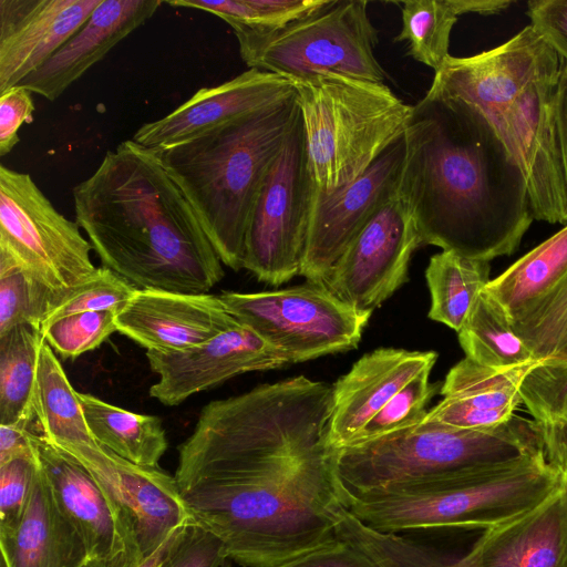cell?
I'll list each match as a JSON object with an SVG mask.
<instances>
[{"label":"cell","instance_id":"1","mask_svg":"<svg viewBox=\"0 0 567 567\" xmlns=\"http://www.w3.org/2000/svg\"><path fill=\"white\" fill-rule=\"evenodd\" d=\"M332 385L305 375L206 404L175 478L226 558L275 567L338 539L348 511L329 440Z\"/></svg>","mask_w":567,"mask_h":567},{"label":"cell","instance_id":"2","mask_svg":"<svg viewBox=\"0 0 567 567\" xmlns=\"http://www.w3.org/2000/svg\"><path fill=\"white\" fill-rule=\"evenodd\" d=\"M403 140L398 196L423 245L485 261L517 250L534 220L527 185L477 110L426 93Z\"/></svg>","mask_w":567,"mask_h":567},{"label":"cell","instance_id":"3","mask_svg":"<svg viewBox=\"0 0 567 567\" xmlns=\"http://www.w3.org/2000/svg\"><path fill=\"white\" fill-rule=\"evenodd\" d=\"M75 221L136 289L207 293L223 262L157 152L126 140L72 189Z\"/></svg>","mask_w":567,"mask_h":567},{"label":"cell","instance_id":"4","mask_svg":"<svg viewBox=\"0 0 567 567\" xmlns=\"http://www.w3.org/2000/svg\"><path fill=\"white\" fill-rule=\"evenodd\" d=\"M559 73V55L529 24L494 49L450 55L426 93L477 110L519 166L534 219L566 225L555 122Z\"/></svg>","mask_w":567,"mask_h":567},{"label":"cell","instance_id":"5","mask_svg":"<svg viewBox=\"0 0 567 567\" xmlns=\"http://www.w3.org/2000/svg\"><path fill=\"white\" fill-rule=\"evenodd\" d=\"M299 115L295 92L200 135L155 150L221 262L233 270L244 266L250 213Z\"/></svg>","mask_w":567,"mask_h":567},{"label":"cell","instance_id":"6","mask_svg":"<svg viewBox=\"0 0 567 567\" xmlns=\"http://www.w3.org/2000/svg\"><path fill=\"white\" fill-rule=\"evenodd\" d=\"M546 457L533 421L514 414L483 429L424 419L399 432L337 449L341 498L413 494L491 470Z\"/></svg>","mask_w":567,"mask_h":567},{"label":"cell","instance_id":"7","mask_svg":"<svg viewBox=\"0 0 567 567\" xmlns=\"http://www.w3.org/2000/svg\"><path fill=\"white\" fill-rule=\"evenodd\" d=\"M293 84L319 194L347 187L404 135L412 106L385 83L328 73Z\"/></svg>","mask_w":567,"mask_h":567},{"label":"cell","instance_id":"8","mask_svg":"<svg viewBox=\"0 0 567 567\" xmlns=\"http://www.w3.org/2000/svg\"><path fill=\"white\" fill-rule=\"evenodd\" d=\"M561 470L539 457L430 489L362 498L348 511L372 529L399 533L440 527H493L539 504L564 481Z\"/></svg>","mask_w":567,"mask_h":567},{"label":"cell","instance_id":"9","mask_svg":"<svg viewBox=\"0 0 567 567\" xmlns=\"http://www.w3.org/2000/svg\"><path fill=\"white\" fill-rule=\"evenodd\" d=\"M249 69L293 81L341 74L384 83L374 49L378 30L364 0H328L311 14L272 30L233 29Z\"/></svg>","mask_w":567,"mask_h":567},{"label":"cell","instance_id":"10","mask_svg":"<svg viewBox=\"0 0 567 567\" xmlns=\"http://www.w3.org/2000/svg\"><path fill=\"white\" fill-rule=\"evenodd\" d=\"M226 310L280 352L288 363L355 349L372 311L358 310L323 282L261 292L225 291Z\"/></svg>","mask_w":567,"mask_h":567},{"label":"cell","instance_id":"11","mask_svg":"<svg viewBox=\"0 0 567 567\" xmlns=\"http://www.w3.org/2000/svg\"><path fill=\"white\" fill-rule=\"evenodd\" d=\"M315 194L300 114L266 175L248 220L243 268L259 281L279 286L300 275Z\"/></svg>","mask_w":567,"mask_h":567},{"label":"cell","instance_id":"12","mask_svg":"<svg viewBox=\"0 0 567 567\" xmlns=\"http://www.w3.org/2000/svg\"><path fill=\"white\" fill-rule=\"evenodd\" d=\"M28 173L0 165V247L55 293L94 276L91 243Z\"/></svg>","mask_w":567,"mask_h":567},{"label":"cell","instance_id":"13","mask_svg":"<svg viewBox=\"0 0 567 567\" xmlns=\"http://www.w3.org/2000/svg\"><path fill=\"white\" fill-rule=\"evenodd\" d=\"M421 245L415 220L396 194L351 240L323 284L353 308L373 311L408 280Z\"/></svg>","mask_w":567,"mask_h":567},{"label":"cell","instance_id":"14","mask_svg":"<svg viewBox=\"0 0 567 567\" xmlns=\"http://www.w3.org/2000/svg\"><path fill=\"white\" fill-rule=\"evenodd\" d=\"M403 158L402 137L347 187L330 195L316 192L301 276L326 280L351 240L396 196Z\"/></svg>","mask_w":567,"mask_h":567},{"label":"cell","instance_id":"15","mask_svg":"<svg viewBox=\"0 0 567 567\" xmlns=\"http://www.w3.org/2000/svg\"><path fill=\"white\" fill-rule=\"evenodd\" d=\"M80 462L132 522L143 556L181 525L193 524L175 476L132 463L96 443L58 446Z\"/></svg>","mask_w":567,"mask_h":567},{"label":"cell","instance_id":"16","mask_svg":"<svg viewBox=\"0 0 567 567\" xmlns=\"http://www.w3.org/2000/svg\"><path fill=\"white\" fill-rule=\"evenodd\" d=\"M158 380L150 395L167 406L178 405L189 396L215 388L239 374L272 370L287 359L243 322L209 341L179 352L146 351Z\"/></svg>","mask_w":567,"mask_h":567},{"label":"cell","instance_id":"17","mask_svg":"<svg viewBox=\"0 0 567 567\" xmlns=\"http://www.w3.org/2000/svg\"><path fill=\"white\" fill-rule=\"evenodd\" d=\"M35 446L54 499L91 560H110L137 540L132 522L80 462L40 434Z\"/></svg>","mask_w":567,"mask_h":567},{"label":"cell","instance_id":"18","mask_svg":"<svg viewBox=\"0 0 567 567\" xmlns=\"http://www.w3.org/2000/svg\"><path fill=\"white\" fill-rule=\"evenodd\" d=\"M238 322L219 296L153 289H136L115 317L117 332L156 352L200 346Z\"/></svg>","mask_w":567,"mask_h":567},{"label":"cell","instance_id":"19","mask_svg":"<svg viewBox=\"0 0 567 567\" xmlns=\"http://www.w3.org/2000/svg\"><path fill=\"white\" fill-rule=\"evenodd\" d=\"M296 92L291 80L249 69L215 86L199 89L167 115L143 124L133 141L161 150L258 111Z\"/></svg>","mask_w":567,"mask_h":567},{"label":"cell","instance_id":"20","mask_svg":"<svg viewBox=\"0 0 567 567\" xmlns=\"http://www.w3.org/2000/svg\"><path fill=\"white\" fill-rule=\"evenodd\" d=\"M102 0H0V93L44 64Z\"/></svg>","mask_w":567,"mask_h":567},{"label":"cell","instance_id":"21","mask_svg":"<svg viewBox=\"0 0 567 567\" xmlns=\"http://www.w3.org/2000/svg\"><path fill=\"white\" fill-rule=\"evenodd\" d=\"M437 353L380 348L361 357L332 385L329 440L336 449L348 445L359 431L402 388L425 370Z\"/></svg>","mask_w":567,"mask_h":567},{"label":"cell","instance_id":"22","mask_svg":"<svg viewBox=\"0 0 567 567\" xmlns=\"http://www.w3.org/2000/svg\"><path fill=\"white\" fill-rule=\"evenodd\" d=\"M457 560L462 567H567V480L536 506L486 528Z\"/></svg>","mask_w":567,"mask_h":567},{"label":"cell","instance_id":"23","mask_svg":"<svg viewBox=\"0 0 567 567\" xmlns=\"http://www.w3.org/2000/svg\"><path fill=\"white\" fill-rule=\"evenodd\" d=\"M161 0H102L87 21L20 84L55 101L117 43L157 11Z\"/></svg>","mask_w":567,"mask_h":567},{"label":"cell","instance_id":"24","mask_svg":"<svg viewBox=\"0 0 567 567\" xmlns=\"http://www.w3.org/2000/svg\"><path fill=\"white\" fill-rule=\"evenodd\" d=\"M538 362L496 370L465 357L446 374L441 386L443 399L425 419L460 429L502 424L515 414L522 381Z\"/></svg>","mask_w":567,"mask_h":567},{"label":"cell","instance_id":"25","mask_svg":"<svg viewBox=\"0 0 567 567\" xmlns=\"http://www.w3.org/2000/svg\"><path fill=\"white\" fill-rule=\"evenodd\" d=\"M40 463V462H39ZM1 567H84L91 559L39 465L18 526L0 534Z\"/></svg>","mask_w":567,"mask_h":567},{"label":"cell","instance_id":"26","mask_svg":"<svg viewBox=\"0 0 567 567\" xmlns=\"http://www.w3.org/2000/svg\"><path fill=\"white\" fill-rule=\"evenodd\" d=\"M567 278V224L528 251L484 291L506 315L512 328L536 311Z\"/></svg>","mask_w":567,"mask_h":567},{"label":"cell","instance_id":"27","mask_svg":"<svg viewBox=\"0 0 567 567\" xmlns=\"http://www.w3.org/2000/svg\"><path fill=\"white\" fill-rule=\"evenodd\" d=\"M87 426L95 441L138 465L158 467L168 447L162 420L135 413L92 394L79 393Z\"/></svg>","mask_w":567,"mask_h":567},{"label":"cell","instance_id":"28","mask_svg":"<svg viewBox=\"0 0 567 567\" xmlns=\"http://www.w3.org/2000/svg\"><path fill=\"white\" fill-rule=\"evenodd\" d=\"M33 409L38 433L50 443L66 444L96 443L83 408L71 385L55 352L41 342L33 389Z\"/></svg>","mask_w":567,"mask_h":567},{"label":"cell","instance_id":"29","mask_svg":"<svg viewBox=\"0 0 567 567\" xmlns=\"http://www.w3.org/2000/svg\"><path fill=\"white\" fill-rule=\"evenodd\" d=\"M489 261L442 250L430 258L425 278L431 293L429 318L456 332L491 281Z\"/></svg>","mask_w":567,"mask_h":567},{"label":"cell","instance_id":"30","mask_svg":"<svg viewBox=\"0 0 567 567\" xmlns=\"http://www.w3.org/2000/svg\"><path fill=\"white\" fill-rule=\"evenodd\" d=\"M457 333L466 357L481 365L508 370L539 361L484 290Z\"/></svg>","mask_w":567,"mask_h":567},{"label":"cell","instance_id":"31","mask_svg":"<svg viewBox=\"0 0 567 567\" xmlns=\"http://www.w3.org/2000/svg\"><path fill=\"white\" fill-rule=\"evenodd\" d=\"M519 396L533 416L548 462L559 466L567 453V362L539 361L522 381Z\"/></svg>","mask_w":567,"mask_h":567},{"label":"cell","instance_id":"32","mask_svg":"<svg viewBox=\"0 0 567 567\" xmlns=\"http://www.w3.org/2000/svg\"><path fill=\"white\" fill-rule=\"evenodd\" d=\"M43 337L29 324L0 334V424L33 423V389Z\"/></svg>","mask_w":567,"mask_h":567},{"label":"cell","instance_id":"33","mask_svg":"<svg viewBox=\"0 0 567 567\" xmlns=\"http://www.w3.org/2000/svg\"><path fill=\"white\" fill-rule=\"evenodd\" d=\"M461 14L457 0L404 1L394 42L406 41L408 54L436 72L450 56L451 32Z\"/></svg>","mask_w":567,"mask_h":567},{"label":"cell","instance_id":"34","mask_svg":"<svg viewBox=\"0 0 567 567\" xmlns=\"http://www.w3.org/2000/svg\"><path fill=\"white\" fill-rule=\"evenodd\" d=\"M58 295L0 247V334L20 324L41 331Z\"/></svg>","mask_w":567,"mask_h":567},{"label":"cell","instance_id":"35","mask_svg":"<svg viewBox=\"0 0 567 567\" xmlns=\"http://www.w3.org/2000/svg\"><path fill=\"white\" fill-rule=\"evenodd\" d=\"M328 0H173V7L203 10L227 22L233 29L272 30L305 18Z\"/></svg>","mask_w":567,"mask_h":567},{"label":"cell","instance_id":"36","mask_svg":"<svg viewBox=\"0 0 567 567\" xmlns=\"http://www.w3.org/2000/svg\"><path fill=\"white\" fill-rule=\"evenodd\" d=\"M430 373L431 370L423 371L402 388L348 445L372 441L424 421L427 414L426 404L439 389L437 383H430Z\"/></svg>","mask_w":567,"mask_h":567},{"label":"cell","instance_id":"37","mask_svg":"<svg viewBox=\"0 0 567 567\" xmlns=\"http://www.w3.org/2000/svg\"><path fill=\"white\" fill-rule=\"evenodd\" d=\"M135 290L124 278L102 266L89 280L58 295L42 327L78 312L112 310L118 313Z\"/></svg>","mask_w":567,"mask_h":567},{"label":"cell","instance_id":"38","mask_svg":"<svg viewBox=\"0 0 567 567\" xmlns=\"http://www.w3.org/2000/svg\"><path fill=\"white\" fill-rule=\"evenodd\" d=\"M117 312L86 311L58 318L41 329L44 341L64 359H74L99 348L117 331Z\"/></svg>","mask_w":567,"mask_h":567},{"label":"cell","instance_id":"39","mask_svg":"<svg viewBox=\"0 0 567 567\" xmlns=\"http://www.w3.org/2000/svg\"><path fill=\"white\" fill-rule=\"evenodd\" d=\"M353 542L381 567H462L457 559H447L436 549L398 533L361 526Z\"/></svg>","mask_w":567,"mask_h":567},{"label":"cell","instance_id":"40","mask_svg":"<svg viewBox=\"0 0 567 567\" xmlns=\"http://www.w3.org/2000/svg\"><path fill=\"white\" fill-rule=\"evenodd\" d=\"M39 465L38 453L0 465V534L11 532L20 523Z\"/></svg>","mask_w":567,"mask_h":567},{"label":"cell","instance_id":"41","mask_svg":"<svg viewBox=\"0 0 567 567\" xmlns=\"http://www.w3.org/2000/svg\"><path fill=\"white\" fill-rule=\"evenodd\" d=\"M226 559L221 542L210 532L192 525L161 567H221Z\"/></svg>","mask_w":567,"mask_h":567},{"label":"cell","instance_id":"42","mask_svg":"<svg viewBox=\"0 0 567 567\" xmlns=\"http://www.w3.org/2000/svg\"><path fill=\"white\" fill-rule=\"evenodd\" d=\"M527 16L536 33L567 64V0H530Z\"/></svg>","mask_w":567,"mask_h":567},{"label":"cell","instance_id":"43","mask_svg":"<svg viewBox=\"0 0 567 567\" xmlns=\"http://www.w3.org/2000/svg\"><path fill=\"white\" fill-rule=\"evenodd\" d=\"M34 103L31 92L16 85L0 93V155L4 156L20 141L19 130L33 121Z\"/></svg>","mask_w":567,"mask_h":567},{"label":"cell","instance_id":"44","mask_svg":"<svg viewBox=\"0 0 567 567\" xmlns=\"http://www.w3.org/2000/svg\"><path fill=\"white\" fill-rule=\"evenodd\" d=\"M275 567H381L350 542L338 538Z\"/></svg>","mask_w":567,"mask_h":567},{"label":"cell","instance_id":"45","mask_svg":"<svg viewBox=\"0 0 567 567\" xmlns=\"http://www.w3.org/2000/svg\"><path fill=\"white\" fill-rule=\"evenodd\" d=\"M37 434L28 422L0 424V465L17 457L34 455Z\"/></svg>","mask_w":567,"mask_h":567},{"label":"cell","instance_id":"46","mask_svg":"<svg viewBox=\"0 0 567 567\" xmlns=\"http://www.w3.org/2000/svg\"><path fill=\"white\" fill-rule=\"evenodd\" d=\"M555 122L557 146L567 199V64L560 60V73L556 87ZM567 217V208H566Z\"/></svg>","mask_w":567,"mask_h":567},{"label":"cell","instance_id":"47","mask_svg":"<svg viewBox=\"0 0 567 567\" xmlns=\"http://www.w3.org/2000/svg\"><path fill=\"white\" fill-rule=\"evenodd\" d=\"M193 524H184L175 528L172 534L154 550L152 554L144 556L141 560L131 567H161L169 555L184 539L188 528Z\"/></svg>","mask_w":567,"mask_h":567},{"label":"cell","instance_id":"48","mask_svg":"<svg viewBox=\"0 0 567 567\" xmlns=\"http://www.w3.org/2000/svg\"><path fill=\"white\" fill-rule=\"evenodd\" d=\"M512 3V0H458L462 14H496L505 11Z\"/></svg>","mask_w":567,"mask_h":567},{"label":"cell","instance_id":"49","mask_svg":"<svg viewBox=\"0 0 567 567\" xmlns=\"http://www.w3.org/2000/svg\"><path fill=\"white\" fill-rule=\"evenodd\" d=\"M143 557L144 556L141 553L138 544L136 542H132L114 558L105 561L90 560L84 567H131Z\"/></svg>","mask_w":567,"mask_h":567},{"label":"cell","instance_id":"50","mask_svg":"<svg viewBox=\"0 0 567 567\" xmlns=\"http://www.w3.org/2000/svg\"><path fill=\"white\" fill-rule=\"evenodd\" d=\"M558 467L561 470L565 478L567 480V453L565 454Z\"/></svg>","mask_w":567,"mask_h":567},{"label":"cell","instance_id":"51","mask_svg":"<svg viewBox=\"0 0 567 567\" xmlns=\"http://www.w3.org/2000/svg\"><path fill=\"white\" fill-rule=\"evenodd\" d=\"M221 567H231L230 560L226 559Z\"/></svg>","mask_w":567,"mask_h":567},{"label":"cell","instance_id":"52","mask_svg":"<svg viewBox=\"0 0 567 567\" xmlns=\"http://www.w3.org/2000/svg\"><path fill=\"white\" fill-rule=\"evenodd\" d=\"M567 362V361H566Z\"/></svg>","mask_w":567,"mask_h":567}]
</instances>
